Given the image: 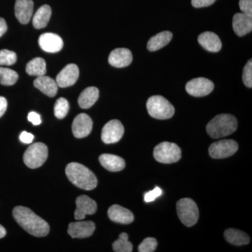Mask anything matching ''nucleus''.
Instances as JSON below:
<instances>
[{
  "label": "nucleus",
  "instance_id": "1",
  "mask_svg": "<svg viewBox=\"0 0 252 252\" xmlns=\"http://www.w3.org/2000/svg\"><path fill=\"white\" fill-rule=\"evenodd\" d=\"M15 220L28 233L35 237L46 236L49 233V225L46 220L35 215L31 209L23 206L13 210Z\"/></svg>",
  "mask_w": 252,
  "mask_h": 252
},
{
  "label": "nucleus",
  "instance_id": "2",
  "mask_svg": "<svg viewBox=\"0 0 252 252\" xmlns=\"http://www.w3.org/2000/svg\"><path fill=\"white\" fill-rule=\"evenodd\" d=\"M67 178L78 188L93 190L97 187V177L89 168L78 162L68 164L65 169Z\"/></svg>",
  "mask_w": 252,
  "mask_h": 252
},
{
  "label": "nucleus",
  "instance_id": "3",
  "mask_svg": "<svg viewBox=\"0 0 252 252\" xmlns=\"http://www.w3.org/2000/svg\"><path fill=\"white\" fill-rule=\"evenodd\" d=\"M238 121L234 116L228 114H220L212 119L207 125L208 135L214 139L231 135L237 130Z\"/></svg>",
  "mask_w": 252,
  "mask_h": 252
},
{
  "label": "nucleus",
  "instance_id": "4",
  "mask_svg": "<svg viewBox=\"0 0 252 252\" xmlns=\"http://www.w3.org/2000/svg\"><path fill=\"white\" fill-rule=\"evenodd\" d=\"M147 108L151 117L160 120L170 119L175 114L173 105L160 95L149 97L147 102Z\"/></svg>",
  "mask_w": 252,
  "mask_h": 252
},
{
  "label": "nucleus",
  "instance_id": "5",
  "mask_svg": "<svg viewBox=\"0 0 252 252\" xmlns=\"http://www.w3.org/2000/svg\"><path fill=\"white\" fill-rule=\"evenodd\" d=\"M177 212L181 221L187 226H193L198 221V206L192 199H180L177 203Z\"/></svg>",
  "mask_w": 252,
  "mask_h": 252
},
{
  "label": "nucleus",
  "instance_id": "6",
  "mask_svg": "<svg viewBox=\"0 0 252 252\" xmlns=\"http://www.w3.org/2000/svg\"><path fill=\"white\" fill-rule=\"evenodd\" d=\"M48 158V148L41 142L32 144L23 155V161L31 169L38 168L45 162Z\"/></svg>",
  "mask_w": 252,
  "mask_h": 252
},
{
  "label": "nucleus",
  "instance_id": "7",
  "mask_svg": "<svg viewBox=\"0 0 252 252\" xmlns=\"http://www.w3.org/2000/svg\"><path fill=\"white\" fill-rule=\"evenodd\" d=\"M154 157L161 163H173L182 157V151L178 145L172 142H163L154 148Z\"/></svg>",
  "mask_w": 252,
  "mask_h": 252
},
{
  "label": "nucleus",
  "instance_id": "8",
  "mask_svg": "<svg viewBox=\"0 0 252 252\" xmlns=\"http://www.w3.org/2000/svg\"><path fill=\"white\" fill-rule=\"evenodd\" d=\"M238 144L233 140H223L210 145L209 154L212 158H225L231 157L238 151Z\"/></svg>",
  "mask_w": 252,
  "mask_h": 252
},
{
  "label": "nucleus",
  "instance_id": "9",
  "mask_svg": "<svg viewBox=\"0 0 252 252\" xmlns=\"http://www.w3.org/2000/svg\"><path fill=\"white\" fill-rule=\"evenodd\" d=\"M215 85L206 78L200 77L189 81L186 85V91L194 97H203L211 94Z\"/></svg>",
  "mask_w": 252,
  "mask_h": 252
},
{
  "label": "nucleus",
  "instance_id": "10",
  "mask_svg": "<svg viewBox=\"0 0 252 252\" xmlns=\"http://www.w3.org/2000/svg\"><path fill=\"white\" fill-rule=\"evenodd\" d=\"M124 127L119 120L110 121L104 125L102 130L101 138L105 144L117 143L122 138Z\"/></svg>",
  "mask_w": 252,
  "mask_h": 252
},
{
  "label": "nucleus",
  "instance_id": "11",
  "mask_svg": "<svg viewBox=\"0 0 252 252\" xmlns=\"http://www.w3.org/2000/svg\"><path fill=\"white\" fill-rule=\"evenodd\" d=\"M76 208L74 218L77 220L85 219L86 215H94L97 211V203L87 195H80L76 200Z\"/></svg>",
  "mask_w": 252,
  "mask_h": 252
},
{
  "label": "nucleus",
  "instance_id": "12",
  "mask_svg": "<svg viewBox=\"0 0 252 252\" xmlns=\"http://www.w3.org/2000/svg\"><path fill=\"white\" fill-rule=\"evenodd\" d=\"M72 128L73 135L77 138L87 137L92 131V119L87 114H79L73 121Z\"/></svg>",
  "mask_w": 252,
  "mask_h": 252
},
{
  "label": "nucleus",
  "instance_id": "13",
  "mask_svg": "<svg viewBox=\"0 0 252 252\" xmlns=\"http://www.w3.org/2000/svg\"><path fill=\"white\" fill-rule=\"evenodd\" d=\"M79 76V70L75 64L65 66L56 77V83L59 87L67 88L74 85Z\"/></svg>",
  "mask_w": 252,
  "mask_h": 252
},
{
  "label": "nucleus",
  "instance_id": "14",
  "mask_svg": "<svg viewBox=\"0 0 252 252\" xmlns=\"http://www.w3.org/2000/svg\"><path fill=\"white\" fill-rule=\"evenodd\" d=\"M94 229L95 225L91 220L74 222L68 226V234L72 238H89L94 234Z\"/></svg>",
  "mask_w": 252,
  "mask_h": 252
},
{
  "label": "nucleus",
  "instance_id": "15",
  "mask_svg": "<svg viewBox=\"0 0 252 252\" xmlns=\"http://www.w3.org/2000/svg\"><path fill=\"white\" fill-rule=\"evenodd\" d=\"M39 44L43 51L48 53H57L63 49L62 38L54 33H44L39 38Z\"/></svg>",
  "mask_w": 252,
  "mask_h": 252
},
{
  "label": "nucleus",
  "instance_id": "16",
  "mask_svg": "<svg viewBox=\"0 0 252 252\" xmlns=\"http://www.w3.org/2000/svg\"><path fill=\"white\" fill-rule=\"evenodd\" d=\"M132 61V54L130 50L125 48L114 49L109 56V63L113 67L122 68L130 65Z\"/></svg>",
  "mask_w": 252,
  "mask_h": 252
},
{
  "label": "nucleus",
  "instance_id": "17",
  "mask_svg": "<svg viewBox=\"0 0 252 252\" xmlns=\"http://www.w3.org/2000/svg\"><path fill=\"white\" fill-rule=\"evenodd\" d=\"M34 9L32 0H16L15 4V16L22 24H28L31 21Z\"/></svg>",
  "mask_w": 252,
  "mask_h": 252
},
{
  "label": "nucleus",
  "instance_id": "18",
  "mask_svg": "<svg viewBox=\"0 0 252 252\" xmlns=\"http://www.w3.org/2000/svg\"><path fill=\"white\" fill-rule=\"evenodd\" d=\"M233 28L235 34L239 36L246 35L252 31V16L238 13L233 18Z\"/></svg>",
  "mask_w": 252,
  "mask_h": 252
},
{
  "label": "nucleus",
  "instance_id": "19",
  "mask_svg": "<svg viewBox=\"0 0 252 252\" xmlns=\"http://www.w3.org/2000/svg\"><path fill=\"white\" fill-rule=\"evenodd\" d=\"M108 216L112 221L122 224H129L134 220L133 214L119 205H114L109 207Z\"/></svg>",
  "mask_w": 252,
  "mask_h": 252
},
{
  "label": "nucleus",
  "instance_id": "20",
  "mask_svg": "<svg viewBox=\"0 0 252 252\" xmlns=\"http://www.w3.org/2000/svg\"><path fill=\"white\" fill-rule=\"evenodd\" d=\"M198 42L204 49L210 52H219L222 47L220 38L212 32H205L198 36Z\"/></svg>",
  "mask_w": 252,
  "mask_h": 252
},
{
  "label": "nucleus",
  "instance_id": "21",
  "mask_svg": "<svg viewBox=\"0 0 252 252\" xmlns=\"http://www.w3.org/2000/svg\"><path fill=\"white\" fill-rule=\"evenodd\" d=\"M34 86L43 94L51 97H54L59 91V86L56 80L45 75L36 77Z\"/></svg>",
  "mask_w": 252,
  "mask_h": 252
},
{
  "label": "nucleus",
  "instance_id": "22",
  "mask_svg": "<svg viewBox=\"0 0 252 252\" xmlns=\"http://www.w3.org/2000/svg\"><path fill=\"white\" fill-rule=\"evenodd\" d=\"M99 161L104 168L110 172H119L126 166L125 160L122 158L113 154H102L99 157Z\"/></svg>",
  "mask_w": 252,
  "mask_h": 252
},
{
  "label": "nucleus",
  "instance_id": "23",
  "mask_svg": "<svg viewBox=\"0 0 252 252\" xmlns=\"http://www.w3.org/2000/svg\"><path fill=\"white\" fill-rule=\"evenodd\" d=\"M99 90L96 87L91 86L87 88L79 95L78 102L82 109H89L99 98Z\"/></svg>",
  "mask_w": 252,
  "mask_h": 252
},
{
  "label": "nucleus",
  "instance_id": "24",
  "mask_svg": "<svg viewBox=\"0 0 252 252\" xmlns=\"http://www.w3.org/2000/svg\"><path fill=\"white\" fill-rule=\"evenodd\" d=\"M172 39L171 32L163 31L156 34L149 39L147 49L150 51H156L167 45Z\"/></svg>",
  "mask_w": 252,
  "mask_h": 252
},
{
  "label": "nucleus",
  "instance_id": "25",
  "mask_svg": "<svg viewBox=\"0 0 252 252\" xmlns=\"http://www.w3.org/2000/svg\"><path fill=\"white\" fill-rule=\"evenodd\" d=\"M51 11L49 5H43L36 11L32 19L33 26L36 29H41L47 26L51 18Z\"/></svg>",
  "mask_w": 252,
  "mask_h": 252
},
{
  "label": "nucleus",
  "instance_id": "26",
  "mask_svg": "<svg viewBox=\"0 0 252 252\" xmlns=\"http://www.w3.org/2000/svg\"><path fill=\"white\" fill-rule=\"evenodd\" d=\"M224 238L227 242L237 246L248 245L250 239L245 232L234 228H229L225 230Z\"/></svg>",
  "mask_w": 252,
  "mask_h": 252
},
{
  "label": "nucleus",
  "instance_id": "27",
  "mask_svg": "<svg viewBox=\"0 0 252 252\" xmlns=\"http://www.w3.org/2000/svg\"><path fill=\"white\" fill-rule=\"evenodd\" d=\"M26 72L29 75L41 77L46 73V63L41 58H35L28 62L26 65Z\"/></svg>",
  "mask_w": 252,
  "mask_h": 252
},
{
  "label": "nucleus",
  "instance_id": "28",
  "mask_svg": "<svg viewBox=\"0 0 252 252\" xmlns=\"http://www.w3.org/2000/svg\"><path fill=\"white\" fill-rule=\"evenodd\" d=\"M18 79L16 71L9 68L0 67V84L3 86H12Z\"/></svg>",
  "mask_w": 252,
  "mask_h": 252
},
{
  "label": "nucleus",
  "instance_id": "29",
  "mask_svg": "<svg viewBox=\"0 0 252 252\" xmlns=\"http://www.w3.org/2000/svg\"><path fill=\"white\" fill-rule=\"evenodd\" d=\"M113 250L116 252H132V245L128 240L127 233H122L119 235V238L112 245Z\"/></svg>",
  "mask_w": 252,
  "mask_h": 252
},
{
  "label": "nucleus",
  "instance_id": "30",
  "mask_svg": "<svg viewBox=\"0 0 252 252\" xmlns=\"http://www.w3.org/2000/svg\"><path fill=\"white\" fill-rule=\"evenodd\" d=\"M69 104L64 97H61L56 101L54 106V114L59 119H64L69 112Z\"/></svg>",
  "mask_w": 252,
  "mask_h": 252
},
{
  "label": "nucleus",
  "instance_id": "31",
  "mask_svg": "<svg viewBox=\"0 0 252 252\" xmlns=\"http://www.w3.org/2000/svg\"><path fill=\"white\" fill-rule=\"evenodd\" d=\"M17 61V55L12 51L3 49L0 51V65H12Z\"/></svg>",
  "mask_w": 252,
  "mask_h": 252
},
{
  "label": "nucleus",
  "instance_id": "32",
  "mask_svg": "<svg viewBox=\"0 0 252 252\" xmlns=\"http://www.w3.org/2000/svg\"><path fill=\"white\" fill-rule=\"evenodd\" d=\"M157 241L154 238H147L144 239L142 243L139 245L138 252H155L157 247Z\"/></svg>",
  "mask_w": 252,
  "mask_h": 252
},
{
  "label": "nucleus",
  "instance_id": "33",
  "mask_svg": "<svg viewBox=\"0 0 252 252\" xmlns=\"http://www.w3.org/2000/svg\"><path fill=\"white\" fill-rule=\"evenodd\" d=\"M243 81L247 87H252V61L250 60L243 69Z\"/></svg>",
  "mask_w": 252,
  "mask_h": 252
},
{
  "label": "nucleus",
  "instance_id": "34",
  "mask_svg": "<svg viewBox=\"0 0 252 252\" xmlns=\"http://www.w3.org/2000/svg\"><path fill=\"white\" fill-rule=\"evenodd\" d=\"M161 194V189L159 188V187H156L154 190L147 192V193L144 195V201H145L146 203H150V202L155 200L156 198L160 196Z\"/></svg>",
  "mask_w": 252,
  "mask_h": 252
},
{
  "label": "nucleus",
  "instance_id": "35",
  "mask_svg": "<svg viewBox=\"0 0 252 252\" xmlns=\"http://www.w3.org/2000/svg\"><path fill=\"white\" fill-rule=\"evenodd\" d=\"M239 5L242 12L252 16V0H240Z\"/></svg>",
  "mask_w": 252,
  "mask_h": 252
},
{
  "label": "nucleus",
  "instance_id": "36",
  "mask_svg": "<svg viewBox=\"0 0 252 252\" xmlns=\"http://www.w3.org/2000/svg\"><path fill=\"white\" fill-rule=\"evenodd\" d=\"M216 0H192L191 4L195 8L207 7L213 4Z\"/></svg>",
  "mask_w": 252,
  "mask_h": 252
},
{
  "label": "nucleus",
  "instance_id": "37",
  "mask_svg": "<svg viewBox=\"0 0 252 252\" xmlns=\"http://www.w3.org/2000/svg\"><path fill=\"white\" fill-rule=\"evenodd\" d=\"M28 121L31 122L34 126H39L41 124L40 115L37 113L31 112L28 114Z\"/></svg>",
  "mask_w": 252,
  "mask_h": 252
},
{
  "label": "nucleus",
  "instance_id": "38",
  "mask_svg": "<svg viewBox=\"0 0 252 252\" xmlns=\"http://www.w3.org/2000/svg\"><path fill=\"white\" fill-rule=\"evenodd\" d=\"M20 140L25 144H31L34 140V135L26 131H23L20 135Z\"/></svg>",
  "mask_w": 252,
  "mask_h": 252
},
{
  "label": "nucleus",
  "instance_id": "39",
  "mask_svg": "<svg viewBox=\"0 0 252 252\" xmlns=\"http://www.w3.org/2000/svg\"><path fill=\"white\" fill-rule=\"evenodd\" d=\"M7 109V100L4 97L0 96V118L4 115Z\"/></svg>",
  "mask_w": 252,
  "mask_h": 252
},
{
  "label": "nucleus",
  "instance_id": "40",
  "mask_svg": "<svg viewBox=\"0 0 252 252\" xmlns=\"http://www.w3.org/2000/svg\"><path fill=\"white\" fill-rule=\"evenodd\" d=\"M7 31V25L4 18H0V37Z\"/></svg>",
  "mask_w": 252,
  "mask_h": 252
},
{
  "label": "nucleus",
  "instance_id": "41",
  "mask_svg": "<svg viewBox=\"0 0 252 252\" xmlns=\"http://www.w3.org/2000/svg\"><path fill=\"white\" fill-rule=\"evenodd\" d=\"M6 234V230L2 225H0V238H4Z\"/></svg>",
  "mask_w": 252,
  "mask_h": 252
}]
</instances>
